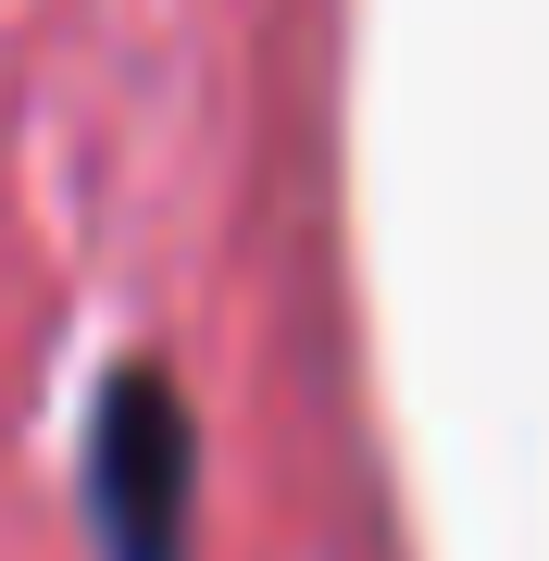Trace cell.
<instances>
[{
	"mask_svg": "<svg viewBox=\"0 0 549 561\" xmlns=\"http://www.w3.org/2000/svg\"><path fill=\"white\" fill-rule=\"evenodd\" d=\"M88 500H101V549H113V561H175V512H187V412H175L163 375H113L101 449H88Z\"/></svg>",
	"mask_w": 549,
	"mask_h": 561,
	"instance_id": "6da1fadb",
	"label": "cell"
}]
</instances>
